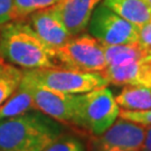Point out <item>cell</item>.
<instances>
[{"label":"cell","mask_w":151,"mask_h":151,"mask_svg":"<svg viewBox=\"0 0 151 151\" xmlns=\"http://www.w3.org/2000/svg\"><path fill=\"white\" fill-rule=\"evenodd\" d=\"M63 134L58 121L38 110L0 120V151H42Z\"/></svg>","instance_id":"1"},{"label":"cell","mask_w":151,"mask_h":151,"mask_svg":"<svg viewBox=\"0 0 151 151\" xmlns=\"http://www.w3.org/2000/svg\"><path fill=\"white\" fill-rule=\"evenodd\" d=\"M0 56L24 70L56 67L54 49L24 22H9L0 32Z\"/></svg>","instance_id":"2"},{"label":"cell","mask_w":151,"mask_h":151,"mask_svg":"<svg viewBox=\"0 0 151 151\" xmlns=\"http://www.w3.org/2000/svg\"><path fill=\"white\" fill-rule=\"evenodd\" d=\"M20 83L70 94L86 93L109 85L101 72H81L57 66L24 70Z\"/></svg>","instance_id":"3"},{"label":"cell","mask_w":151,"mask_h":151,"mask_svg":"<svg viewBox=\"0 0 151 151\" xmlns=\"http://www.w3.org/2000/svg\"><path fill=\"white\" fill-rule=\"evenodd\" d=\"M120 106L113 92L108 86L78 94L77 112L74 124L100 135L112 127L119 118Z\"/></svg>","instance_id":"4"},{"label":"cell","mask_w":151,"mask_h":151,"mask_svg":"<svg viewBox=\"0 0 151 151\" xmlns=\"http://www.w3.org/2000/svg\"><path fill=\"white\" fill-rule=\"evenodd\" d=\"M54 57L65 68L81 72H102L106 67L103 44L91 34L70 37L54 49Z\"/></svg>","instance_id":"5"},{"label":"cell","mask_w":151,"mask_h":151,"mask_svg":"<svg viewBox=\"0 0 151 151\" xmlns=\"http://www.w3.org/2000/svg\"><path fill=\"white\" fill-rule=\"evenodd\" d=\"M90 34L103 45L137 43L139 28L124 20L101 2L94 9L88 22Z\"/></svg>","instance_id":"6"},{"label":"cell","mask_w":151,"mask_h":151,"mask_svg":"<svg viewBox=\"0 0 151 151\" xmlns=\"http://www.w3.org/2000/svg\"><path fill=\"white\" fill-rule=\"evenodd\" d=\"M145 131V124L116 120L104 133L93 139L92 151H140Z\"/></svg>","instance_id":"7"},{"label":"cell","mask_w":151,"mask_h":151,"mask_svg":"<svg viewBox=\"0 0 151 151\" xmlns=\"http://www.w3.org/2000/svg\"><path fill=\"white\" fill-rule=\"evenodd\" d=\"M32 94L35 109L58 122L74 123L77 112L78 94L46 90L43 87L19 84Z\"/></svg>","instance_id":"8"},{"label":"cell","mask_w":151,"mask_h":151,"mask_svg":"<svg viewBox=\"0 0 151 151\" xmlns=\"http://www.w3.org/2000/svg\"><path fill=\"white\" fill-rule=\"evenodd\" d=\"M102 0H60L53 6L70 36H76L86 29L94 9Z\"/></svg>","instance_id":"9"},{"label":"cell","mask_w":151,"mask_h":151,"mask_svg":"<svg viewBox=\"0 0 151 151\" xmlns=\"http://www.w3.org/2000/svg\"><path fill=\"white\" fill-rule=\"evenodd\" d=\"M30 26L39 38L52 49L60 47L73 37L53 7L32 12L30 15Z\"/></svg>","instance_id":"10"},{"label":"cell","mask_w":151,"mask_h":151,"mask_svg":"<svg viewBox=\"0 0 151 151\" xmlns=\"http://www.w3.org/2000/svg\"><path fill=\"white\" fill-rule=\"evenodd\" d=\"M102 4L139 29L151 20V7L146 0H102Z\"/></svg>","instance_id":"11"},{"label":"cell","mask_w":151,"mask_h":151,"mask_svg":"<svg viewBox=\"0 0 151 151\" xmlns=\"http://www.w3.org/2000/svg\"><path fill=\"white\" fill-rule=\"evenodd\" d=\"M115 101L124 110H151V88L127 85L116 94Z\"/></svg>","instance_id":"12"},{"label":"cell","mask_w":151,"mask_h":151,"mask_svg":"<svg viewBox=\"0 0 151 151\" xmlns=\"http://www.w3.org/2000/svg\"><path fill=\"white\" fill-rule=\"evenodd\" d=\"M103 47L106 66L127 64L147 56L146 52L138 42L122 45H103Z\"/></svg>","instance_id":"13"},{"label":"cell","mask_w":151,"mask_h":151,"mask_svg":"<svg viewBox=\"0 0 151 151\" xmlns=\"http://www.w3.org/2000/svg\"><path fill=\"white\" fill-rule=\"evenodd\" d=\"M34 109L32 94L27 88L19 85L16 92L0 106V120L12 118Z\"/></svg>","instance_id":"14"},{"label":"cell","mask_w":151,"mask_h":151,"mask_svg":"<svg viewBox=\"0 0 151 151\" xmlns=\"http://www.w3.org/2000/svg\"><path fill=\"white\" fill-rule=\"evenodd\" d=\"M22 77V70L11 65L0 63V106L16 92Z\"/></svg>","instance_id":"15"},{"label":"cell","mask_w":151,"mask_h":151,"mask_svg":"<svg viewBox=\"0 0 151 151\" xmlns=\"http://www.w3.org/2000/svg\"><path fill=\"white\" fill-rule=\"evenodd\" d=\"M60 0H15V19L55 6Z\"/></svg>","instance_id":"16"},{"label":"cell","mask_w":151,"mask_h":151,"mask_svg":"<svg viewBox=\"0 0 151 151\" xmlns=\"http://www.w3.org/2000/svg\"><path fill=\"white\" fill-rule=\"evenodd\" d=\"M42 151H85V148L80 139L62 134Z\"/></svg>","instance_id":"17"},{"label":"cell","mask_w":151,"mask_h":151,"mask_svg":"<svg viewBox=\"0 0 151 151\" xmlns=\"http://www.w3.org/2000/svg\"><path fill=\"white\" fill-rule=\"evenodd\" d=\"M119 118L128 120L131 122L140 124H151V110H141V111H131L120 109Z\"/></svg>","instance_id":"18"},{"label":"cell","mask_w":151,"mask_h":151,"mask_svg":"<svg viewBox=\"0 0 151 151\" xmlns=\"http://www.w3.org/2000/svg\"><path fill=\"white\" fill-rule=\"evenodd\" d=\"M151 88V55H147L139 62L138 85Z\"/></svg>","instance_id":"19"},{"label":"cell","mask_w":151,"mask_h":151,"mask_svg":"<svg viewBox=\"0 0 151 151\" xmlns=\"http://www.w3.org/2000/svg\"><path fill=\"white\" fill-rule=\"evenodd\" d=\"M15 19V0H0V26Z\"/></svg>","instance_id":"20"},{"label":"cell","mask_w":151,"mask_h":151,"mask_svg":"<svg viewBox=\"0 0 151 151\" xmlns=\"http://www.w3.org/2000/svg\"><path fill=\"white\" fill-rule=\"evenodd\" d=\"M138 43L140 44L147 55H151V20L139 29Z\"/></svg>","instance_id":"21"},{"label":"cell","mask_w":151,"mask_h":151,"mask_svg":"<svg viewBox=\"0 0 151 151\" xmlns=\"http://www.w3.org/2000/svg\"><path fill=\"white\" fill-rule=\"evenodd\" d=\"M145 125H146V131L140 151H151V124H145Z\"/></svg>","instance_id":"22"},{"label":"cell","mask_w":151,"mask_h":151,"mask_svg":"<svg viewBox=\"0 0 151 151\" xmlns=\"http://www.w3.org/2000/svg\"><path fill=\"white\" fill-rule=\"evenodd\" d=\"M146 1L148 2V5H149V6L151 7V0H146Z\"/></svg>","instance_id":"23"}]
</instances>
